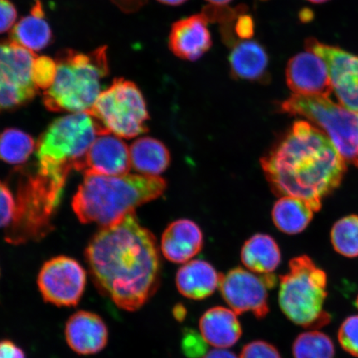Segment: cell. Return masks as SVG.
<instances>
[{
    "label": "cell",
    "instance_id": "obj_25",
    "mask_svg": "<svg viewBox=\"0 0 358 358\" xmlns=\"http://www.w3.org/2000/svg\"><path fill=\"white\" fill-rule=\"evenodd\" d=\"M313 209L302 199L283 196L272 210V218L277 228L284 234L294 235L306 229L312 221Z\"/></svg>",
    "mask_w": 358,
    "mask_h": 358
},
{
    "label": "cell",
    "instance_id": "obj_23",
    "mask_svg": "<svg viewBox=\"0 0 358 358\" xmlns=\"http://www.w3.org/2000/svg\"><path fill=\"white\" fill-rule=\"evenodd\" d=\"M241 262L257 275L274 274L281 262V252L274 238L256 234L245 241L241 252Z\"/></svg>",
    "mask_w": 358,
    "mask_h": 358
},
{
    "label": "cell",
    "instance_id": "obj_6",
    "mask_svg": "<svg viewBox=\"0 0 358 358\" xmlns=\"http://www.w3.org/2000/svg\"><path fill=\"white\" fill-rule=\"evenodd\" d=\"M69 173L37 172L20 186L15 217L7 232L8 243L19 245L41 239L51 227L53 214L60 204Z\"/></svg>",
    "mask_w": 358,
    "mask_h": 358
},
{
    "label": "cell",
    "instance_id": "obj_35",
    "mask_svg": "<svg viewBox=\"0 0 358 358\" xmlns=\"http://www.w3.org/2000/svg\"><path fill=\"white\" fill-rule=\"evenodd\" d=\"M0 358H26L24 351L11 340L0 341Z\"/></svg>",
    "mask_w": 358,
    "mask_h": 358
},
{
    "label": "cell",
    "instance_id": "obj_8",
    "mask_svg": "<svg viewBox=\"0 0 358 358\" xmlns=\"http://www.w3.org/2000/svg\"><path fill=\"white\" fill-rule=\"evenodd\" d=\"M281 111L302 116L330 138L343 159L358 167V113L329 97L292 94L281 103Z\"/></svg>",
    "mask_w": 358,
    "mask_h": 358
},
{
    "label": "cell",
    "instance_id": "obj_12",
    "mask_svg": "<svg viewBox=\"0 0 358 358\" xmlns=\"http://www.w3.org/2000/svg\"><path fill=\"white\" fill-rule=\"evenodd\" d=\"M276 284L274 274L257 275L237 267L222 274L219 289L224 301L237 315L250 312L262 320L270 313L268 289Z\"/></svg>",
    "mask_w": 358,
    "mask_h": 358
},
{
    "label": "cell",
    "instance_id": "obj_20",
    "mask_svg": "<svg viewBox=\"0 0 358 358\" xmlns=\"http://www.w3.org/2000/svg\"><path fill=\"white\" fill-rule=\"evenodd\" d=\"M222 274L208 262L192 259L179 268L176 275V287L183 296L203 301L219 289Z\"/></svg>",
    "mask_w": 358,
    "mask_h": 358
},
{
    "label": "cell",
    "instance_id": "obj_3",
    "mask_svg": "<svg viewBox=\"0 0 358 358\" xmlns=\"http://www.w3.org/2000/svg\"><path fill=\"white\" fill-rule=\"evenodd\" d=\"M166 187L167 182L159 176L86 173L74 196L73 208L80 222L106 227L159 198Z\"/></svg>",
    "mask_w": 358,
    "mask_h": 358
},
{
    "label": "cell",
    "instance_id": "obj_15",
    "mask_svg": "<svg viewBox=\"0 0 358 358\" xmlns=\"http://www.w3.org/2000/svg\"><path fill=\"white\" fill-rule=\"evenodd\" d=\"M131 154L125 143L118 136L103 134L96 138L82 159L74 165L78 171L101 176H118L129 173Z\"/></svg>",
    "mask_w": 358,
    "mask_h": 358
},
{
    "label": "cell",
    "instance_id": "obj_11",
    "mask_svg": "<svg viewBox=\"0 0 358 358\" xmlns=\"http://www.w3.org/2000/svg\"><path fill=\"white\" fill-rule=\"evenodd\" d=\"M87 281V272L78 262L59 256L43 264L37 284L45 302L69 308L77 306L82 299Z\"/></svg>",
    "mask_w": 358,
    "mask_h": 358
},
{
    "label": "cell",
    "instance_id": "obj_24",
    "mask_svg": "<svg viewBox=\"0 0 358 358\" xmlns=\"http://www.w3.org/2000/svg\"><path fill=\"white\" fill-rule=\"evenodd\" d=\"M129 154L133 168L143 176H159L169 166L167 147L154 138H138L131 145Z\"/></svg>",
    "mask_w": 358,
    "mask_h": 358
},
{
    "label": "cell",
    "instance_id": "obj_42",
    "mask_svg": "<svg viewBox=\"0 0 358 358\" xmlns=\"http://www.w3.org/2000/svg\"><path fill=\"white\" fill-rule=\"evenodd\" d=\"M355 304H356V307H357V308L358 310V294H357V296L356 298Z\"/></svg>",
    "mask_w": 358,
    "mask_h": 358
},
{
    "label": "cell",
    "instance_id": "obj_38",
    "mask_svg": "<svg viewBox=\"0 0 358 358\" xmlns=\"http://www.w3.org/2000/svg\"><path fill=\"white\" fill-rule=\"evenodd\" d=\"M173 317H176V320L178 322H182L185 320L187 315V310L183 304L178 303L176 306H174L173 310Z\"/></svg>",
    "mask_w": 358,
    "mask_h": 358
},
{
    "label": "cell",
    "instance_id": "obj_28",
    "mask_svg": "<svg viewBox=\"0 0 358 358\" xmlns=\"http://www.w3.org/2000/svg\"><path fill=\"white\" fill-rule=\"evenodd\" d=\"M331 241L338 254L348 258L358 257V216L340 219L331 231Z\"/></svg>",
    "mask_w": 358,
    "mask_h": 358
},
{
    "label": "cell",
    "instance_id": "obj_2",
    "mask_svg": "<svg viewBox=\"0 0 358 358\" xmlns=\"http://www.w3.org/2000/svg\"><path fill=\"white\" fill-rule=\"evenodd\" d=\"M261 164L276 196L306 201L315 213L340 185L347 170L345 159L330 138L306 120L295 122Z\"/></svg>",
    "mask_w": 358,
    "mask_h": 358
},
{
    "label": "cell",
    "instance_id": "obj_18",
    "mask_svg": "<svg viewBox=\"0 0 358 358\" xmlns=\"http://www.w3.org/2000/svg\"><path fill=\"white\" fill-rule=\"evenodd\" d=\"M228 62L234 80L267 84L271 82L270 57L257 40H237L229 47Z\"/></svg>",
    "mask_w": 358,
    "mask_h": 358
},
{
    "label": "cell",
    "instance_id": "obj_22",
    "mask_svg": "<svg viewBox=\"0 0 358 358\" xmlns=\"http://www.w3.org/2000/svg\"><path fill=\"white\" fill-rule=\"evenodd\" d=\"M10 40L32 52H39L50 45L53 34L45 20L42 2L36 0L29 15L22 17L11 31Z\"/></svg>",
    "mask_w": 358,
    "mask_h": 358
},
{
    "label": "cell",
    "instance_id": "obj_13",
    "mask_svg": "<svg viewBox=\"0 0 358 358\" xmlns=\"http://www.w3.org/2000/svg\"><path fill=\"white\" fill-rule=\"evenodd\" d=\"M304 46L323 58L340 104L358 113V55L313 38H307Z\"/></svg>",
    "mask_w": 358,
    "mask_h": 358
},
{
    "label": "cell",
    "instance_id": "obj_32",
    "mask_svg": "<svg viewBox=\"0 0 358 358\" xmlns=\"http://www.w3.org/2000/svg\"><path fill=\"white\" fill-rule=\"evenodd\" d=\"M239 358H282L280 353L273 344L255 340L243 347Z\"/></svg>",
    "mask_w": 358,
    "mask_h": 358
},
{
    "label": "cell",
    "instance_id": "obj_5",
    "mask_svg": "<svg viewBox=\"0 0 358 358\" xmlns=\"http://www.w3.org/2000/svg\"><path fill=\"white\" fill-rule=\"evenodd\" d=\"M279 304L292 323L317 330L329 324L332 316L325 310L328 276L313 259L303 255L289 263V271L280 276Z\"/></svg>",
    "mask_w": 358,
    "mask_h": 358
},
{
    "label": "cell",
    "instance_id": "obj_36",
    "mask_svg": "<svg viewBox=\"0 0 358 358\" xmlns=\"http://www.w3.org/2000/svg\"><path fill=\"white\" fill-rule=\"evenodd\" d=\"M149 0H111L124 13H134L146 6Z\"/></svg>",
    "mask_w": 358,
    "mask_h": 358
},
{
    "label": "cell",
    "instance_id": "obj_4",
    "mask_svg": "<svg viewBox=\"0 0 358 358\" xmlns=\"http://www.w3.org/2000/svg\"><path fill=\"white\" fill-rule=\"evenodd\" d=\"M107 49L83 53L66 48L57 53L55 83L43 93L47 110L80 113L92 108L102 92V80L110 74Z\"/></svg>",
    "mask_w": 358,
    "mask_h": 358
},
{
    "label": "cell",
    "instance_id": "obj_33",
    "mask_svg": "<svg viewBox=\"0 0 358 358\" xmlns=\"http://www.w3.org/2000/svg\"><path fill=\"white\" fill-rule=\"evenodd\" d=\"M16 203L11 191L0 181V227L10 225L15 217Z\"/></svg>",
    "mask_w": 358,
    "mask_h": 358
},
{
    "label": "cell",
    "instance_id": "obj_26",
    "mask_svg": "<svg viewBox=\"0 0 358 358\" xmlns=\"http://www.w3.org/2000/svg\"><path fill=\"white\" fill-rule=\"evenodd\" d=\"M35 147L34 138L20 129H6L0 134V159L8 164H24Z\"/></svg>",
    "mask_w": 358,
    "mask_h": 358
},
{
    "label": "cell",
    "instance_id": "obj_40",
    "mask_svg": "<svg viewBox=\"0 0 358 358\" xmlns=\"http://www.w3.org/2000/svg\"><path fill=\"white\" fill-rule=\"evenodd\" d=\"M206 1L211 3V6H226L231 0H206Z\"/></svg>",
    "mask_w": 358,
    "mask_h": 358
},
{
    "label": "cell",
    "instance_id": "obj_16",
    "mask_svg": "<svg viewBox=\"0 0 358 358\" xmlns=\"http://www.w3.org/2000/svg\"><path fill=\"white\" fill-rule=\"evenodd\" d=\"M208 24L203 13L174 22L169 34V50L179 59L199 60L213 46Z\"/></svg>",
    "mask_w": 358,
    "mask_h": 358
},
{
    "label": "cell",
    "instance_id": "obj_9",
    "mask_svg": "<svg viewBox=\"0 0 358 358\" xmlns=\"http://www.w3.org/2000/svg\"><path fill=\"white\" fill-rule=\"evenodd\" d=\"M87 113L96 120L101 136L132 138L148 131L145 97L136 83L123 78H115Z\"/></svg>",
    "mask_w": 358,
    "mask_h": 358
},
{
    "label": "cell",
    "instance_id": "obj_27",
    "mask_svg": "<svg viewBox=\"0 0 358 358\" xmlns=\"http://www.w3.org/2000/svg\"><path fill=\"white\" fill-rule=\"evenodd\" d=\"M292 353L294 358H334L335 346L329 335L310 330L294 339Z\"/></svg>",
    "mask_w": 358,
    "mask_h": 358
},
{
    "label": "cell",
    "instance_id": "obj_10",
    "mask_svg": "<svg viewBox=\"0 0 358 358\" xmlns=\"http://www.w3.org/2000/svg\"><path fill=\"white\" fill-rule=\"evenodd\" d=\"M36 57L10 39L0 42V114L20 109L37 95L32 77Z\"/></svg>",
    "mask_w": 358,
    "mask_h": 358
},
{
    "label": "cell",
    "instance_id": "obj_1",
    "mask_svg": "<svg viewBox=\"0 0 358 358\" xmlns=\"http://www.w3.org/2000/svg\"><path fill=\"white\" fill-rule=\"evenodd\" d=\"M85 257L98 292L120 310H141L159 289L161 265L156 238L134 213L102 227L90 241Z\"/></svg>",
    "mask_w": 358,
    "mask_h": 358
},
{
    "label": "cell",
    "instance_id": "obj_30",
    "mask_svg": "<svg viewBox=\"0 0 358 358\" xmlns=\"http://www.w3.org/2000/svg\"><path fill=\"white\" fill-rule=\"evenodd\" d=\"M338 340L344 351L358 358V315L346 317L338 331Z\"/></svg>",
    "mask_w": 358,
    "mask_h": 358
},
{
    "label": "cell",
    "instance_id": "obj_39",
    "mask_svg": "<svg viewBox=\"0 0 358 358\" xmlns=\"http://www.w3.org/2000/svg\"><path fill=\"white\" fill-rule=\"evenodd\" d=\"M157 1L164 4V6H179L186 3L187 0H157Z\"/></svg>",
    "mask_w": 358,
    "mask_h": 358
},
{
    "label": "cell",
    "instance_id": "obj_41",
    "mask_svg": "<svg viewBox=\"0 0 358 358\" xmlns=\"http://www.w3.org/2000/svg\"><path fill=\"white\" fill-rule=\"evenodd\" d=\"M307 1L313 3H324L329 1V0H307Z\"/></svg>",
    "mask_w": 358,
    "mask_h": 358
},
{
    "label": "cell",
    "instance_id": "obj_29",
    "mask_svg": "<svg viewBox=\"0 0 358 358\" xmlns=\"http://www.w3.org/2000/svg\"><path fill=\"white\" fill-rule=\"evenodd\" d=\"M57 71L55 60L47 56L35 58L33 64L32 77L36 87L46 90L50 88L55 83Z\"/></svg>",
    "mask_w": 358,
    "mask_h": 358
},
{
    "label": "cell",
    "instance_id": "obj_37",
    "mask_svg": "<svg viewBox=\"0 0 358 358\" xmlns=\"http://www.w3.org/2000/svg\"><path fill=\"white\" fill-rule=\"evenodd\" d=\"M201 358H239L232 352L225 348H214L211 351H208L207 355Z\"/></svg>",
    "mask_w": 358,
    "mask_h": 358
},
{
    "label": "cell",
    "instance_id": "obj_14",
    "mask_svg": "<svg viewBox=\"0 0 358 358\" xmlns=\"http://www.w3.org/2000/svg\"><path fill=\"white\" fill-rule=\"evenodd\" d=\"M285 78L288 87L297 95L329 97L334 92L328 66L323 58L311 51L290 58Z\"/></svg>",
    "mask_w": 358,
    "mask_h": 358
},
{
    "label": "cell",
    "instance_id": "obj_34",
    "mask_svg": "<svg viewBox=\"0 0 358 358\" xmlns=\"http://www.w3.org/2000/svg\"><path fill=\"white\" fill-rule=\"evenodd\" d=\"M17 17L16 8L10 0H0V34L13 29Z\"/></svg>",
    "mask_w": 358,
    "mask_h": 358
},
{
    "label": "cell",
    "instance_id": "obj_31",
    "mask_svg": "<svg viewBox=\"0 0 358 358\" xmlns=\"http://www.w3.org/2000/svg\"><path fill=\"white\" fill-rule=\"evenodd\" d=\"M208 343L203 336L192 329H185L182 333L181 348L189 358H201L208 353Z\"/></svg>",
    "mask_w": 358,
    "mask_h": 358
},
{
    "label": "cell",
    "instance_id": "obj_17",
    "mask_svg": "<svg viewBox=\"0 0 358 358\" xmlns=\"http://www.w3.org/2000/svg\"><path fill=\"white\" fill-rule=\"evenodd\" d=\"M64 334L67 345L79 355H96L108 343V327L96 313H74L66 321Z\"/></svg>",
    "mask_w": 358,
    "mask_h": 358
},
{
    "label": "cell",
    "instance_id": "obj_19",
    "mask_svg": "<svg viewBox=\"0 0 358 358\" xmlns=\"http://www.w3.org/2000/svg\"><path fill=\"white\" fill-rule=\"evenodd\" d=\"M203 246L200 227L189 219L169 224L161 240V250L168 261L183 264L191 261Z\"/></svg>",
    "mask_w": 358,
    "mask_h": 358
},
{
    "label": "cell",
    "instance_id": "obj_21",
    "mask_svg": "<svg viewBox=\"0 0 358 358\" xmlns=\"http://www.w3.org/2000/svg\"><path fill=\"white\" fill-rule=\"evenodd\" d=\"M200 334L215 348H229L239 341L243 329L236 313L222 306L209 308L199 320Z\"/></svg>",
    "mask_w": 358,
    "mask_h": 358
},
{
    "label": "cell",
    "instance_id": "obj_7",
    "mask_svg": "<svg viewBox=\"0 0 358 358\" xmlns=\"http://www.w3.org/2000/svg\"><path fill=\"white\" fill-rule=\"evenodd\" d=\"M101 136L95 120L87 112L71 113L48 125L36 144L38 168L45 171L71 172Z\"/></svg>",
    "mask_w": 358,
    "mask_h": 358
}]
</instances>
